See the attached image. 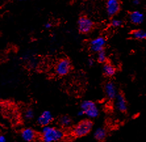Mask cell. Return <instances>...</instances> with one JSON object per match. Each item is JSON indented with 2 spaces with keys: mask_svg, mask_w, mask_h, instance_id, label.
Masks as SVG:
<instances>
[{
  "mask_svg": "<svg viewBox=\"0 0 146 142\" xmlns=\"http://www.w3.org/2000/svg\"><path fill=\"white\" fill-rule=\"evenodd\" d=\"M106 45V39L103 37H98L92 39L90 43V49L94 53H99L104 51Z\"/></svg>",
  "mask_w": 146,
  "mask_h": 142,
  "instance_id": "obj_6",
  "label": "cell"
},
{
  "mask_svg": "<svg viewBox=\"0 0 146 142\" xmlns=\"http://www.w3.org/2000/svg\"><path fill=\"white\" fill-rule=\"evenodd\" d=\"M132 37L136 39L142 40L144 39L146 37V33L144 30H134L132 33Z\"/></svg>",
  "mask_w": 146,
  "mask_h": 142,
  "instance_id": "obj_15",
  "label": "cell"
},
{
  "mask_svg": "<svg viewBox=\"0 0 146 142\" xmlns=\"http://www.w3.org/2000/svg\"><path fill=\"white\" fill-rule=\"evenodd\" d=\"M80 107L84 114L89 119H95L98 117L100 111H99L97 105L92 101H84L82 102Z\"/></svg>",
  "mask_w": 146,
  "mask_h": 142,
  "instance_id": "obj_3",
  "label": "cell"
},
{
  "mask_svg": "<svg viewBox=\"0 0 146 142\" xmlns=\"http://www.w3.org/2000/svg\"><path fill=\"white\" fill-rule=\"evenodd\" d=\"M64 137V132L60 129L51 126H43L41 131L42 142H57Z\"/></svg>",
  "mask_w": 146,
  "mask_h": 142,
  "instance_id": "obj_1",
  "label": "cell"
},
{
  "mask_svg": "<svg viewBox=\"0 0 146 142\" xmlns=\"http://www.w3.org/2000/svg\"><path fill=\"white\" fill-rule=\"evenodd\" d=\"M111 24L113 27H119L122 25V20L118 18H114L111 21Z\"/></svg>",
  "mask_w": 146,
  "mask_h": 142,
  "instance_id": "obj_19",
  "label": "cell"
},
{
  "mask_svg": "<svg viewBox=\"0 0 146 142\" xmlns=\"http://www.w3.org/2000/svg\"><path fill=\"white\" fill-rule=\"evenodd\" d=\"M34 117V112L33 109L31 108L27 109V110L25 111L24 113V117L26 120H32Z\"/></svg>",
  "mask_w": 146,
  "mask_h": 142,
  "instance_id": "obj_17",
  "label": "cell"
},
{
  "mask_svg": "<svg viewBox=\"0 0 146 142\" xmlns=\"http://www.w3.org/2000/svg\"><path fill=\"white\" fill-rule=\"evenodd\" d=\"M88 63L89 66H92V65H93V64H94L93 60H92V59H89L88 61Z\"/></svg>",
  "mask_w": 146,
  "mask_h": 142,
  "instance_id": "obj_22",
  "label": "cell"
},
{
  "mask_svg": "<svg viewBox=\"0 0 146 142\" xmlns=\"http://www.w3.org/2000/svg\"><path fill=\"white\" fill-rule=\"evenodd\" d=\"M0 142H7L6 137L3 135H0Z\"/></svg>",
  "mask_w": 146,
  "mask_h": 142,
  "instance_id": "obj_20",
  "label": "cell"
},
{
  "mask_svg": "<svg viewBox=\"0 0 146 142\" xmlns=\"http://www.w3.org/2000/svg\"><path fill=\"white\" fill-rule=\"evenodd\" d=\"M103 72L107 77H112L115 74V68L110 63H106L103 67Z\"/></svg>",
  "mask_w": 146,
  "mask_h": 142,
  "instance_id": "obj_14",
  "label": "cell"
},
{
  "mask_svg": "<svg viewBox=\"0 0 146 142\" xmlns=\"http://www.w3.org/2000/svg\"><path fill=\"white\" fill-rule=\"evenodd\" d=\"M107 135L106 130L102 127L96 128L94 132V137L96 141H102L106 139Z\"/></svg>",
  "mask_w": 146,
  "mask_h": 142,
  "instance_id": "obj_13",
  "label": "cell"
},
{
  "mask_svg": "<svg viewBox=\"0 0 146 142\" xmlns=\"http://www.w3.org/2000/svg\"><path fill=\"white\" fill-rule=\"evenodd\" d=\"M59 123L63 127H68L70 126L72 123V120L68 116L64 115L60 118L59 120Z\"/></svg>",
  "mask_w": 146,
  "mask_h": 142,
  "instance_id": "obj_16",
  "label": "cell"
},
{
  "mask_svg": "<svg viewBox=\"0 0 146 142\" xmlns=\"http://www.w3.org/2000/svg\"><path fill=\"white\" fill-rule=\"evenodd\" d=\"M53 115L49 111H44L40 114L37 119V122L41 126H46L49 125L53 121Z\"/></svg>",
  "mask_w": 146,
  "mask_h": 142,
  "instance_id": "obj_8",
  "label": "cell"
},
{
  "mask_svg": "<svg viewBox=\"0 0 146 142\" xmlns=\"http://www.w3.org/2000/svg\"><path fill=\"white\" fill-rule=\"evenodd\" d=\"M93 128V122L89 119L82 120L72 128V134L74 137L85 136L91 132Z\"/></svg>",
  "mask_w": 146,
  "mask_h": 142,
  "instance_id": "obj_2",
  "label": "cell"
},
{
  "mask_svg": "<svg viewBox=\"0 0 146 142\" xmlns=\"http://www.w3.org/2000/svg\"><path fill=\"white\" fill-rule=\"evenodd\" d=\"M133 3L136 5H138V4H139V0H134V1H133Z\"/></svg>",
  "mask_w": 146,
  "mask_h": 142,
  "instance_id": "obj_23",
  "label": "cell"
},
{
  "mask_svg": "<svg viewBox=\"0 0 146 142\" xmlns=\"http://www.w3.org/2000/svg\"><path fill=\"white\" fill-rule=\"evenodd\" d=\"M94 28V23L86 16H81L78 20V28L82 34H88Z\"/></svg>",
  "mask_w": 146,
  "mask_h": 142,
  "instance_id": "obj_4",
  "label": "cell"
},
{
  "mask_svg": "<svg viewBox=\"0 0 146 142\" xmlns=\"http://www.w3.org/2000/svg\"><path fill=\"white\" fill-rule=\"evenodd\" d=\"M120 6L121 5L119 0H107L106 9L109 16H113L117 14L120 11Z\"/></svg>",
  "mask_w": 146,
  "mask_h": 142,
  "instance_id": "obj_7",
  "label": "cell"
},
{
  "mask_svg": "<svg viewBox=\"0 0 146 142\" xmlns=\"http://www.w3.org/2000/svg\"><path fill=\"white\" fill-rule=\"evenodd\" d=\"M21 136L25 141L31 142L36 139V132L33 128H26L21 130Z\"/></svg>",
  "mask_w": 146,
  "mask_h": 142,
  "instance_id": "obj_9",
  "label": "cell"
},
{
  "mask_svg": "<svg viewBox=\"0 0 146 142\" xmlns=\"http://www.w3.org/2000/svg\"><path fill=\"white\" fill-rule=\"evenodd\" d=\"M129 18L131 22L134 24L138 25L141 24L143 22L144 16H143V14L141 13V12L136 11L131 12L130 14Z\"/></svg>",
  "mask_w": 146,
  "mask_h": 142,
  "instance_id": "obj_12",
  "label": "cell"
},
{
  "mask_svg": "<svg viewBox=\"0 0 146 142\" xmlns=\"http://www.w3.org/2000/svg\"><path fill=\"white\" fill-rule=\"evenodd\" d=\"M84 115V112L82 110L78 111V112H77V116H78V117H82V116Z\"/></svg>",
  "mask_w": 146,
  "mask_h": 142,
  "instance_id": "obj_21",
  "label": "cell"
},
{
  "mask_svg": "<svg viewBox=\"0 0 146 142\" xmlns=\"http://www.w3.org/2000/svg\"><path fill=\"white\" fill-rule=\"evenodd\" d=\"M70 70V62L68 59H64L58 62L55 67V72L59 76H65Z\"/></svg>",
  "mask_w": 146,
  "mask_h": 142,
  "instance_id": "obj_5",
  "label": "cell"
},
{
  "mask_svg": "<svg viewBox=\"0 0 146 142\" xmlns=\"http://www.w3.org/2000/svg\"><path fill=\"white\" fill-rule=\"evenodd\" d=\"M98 60L99 62H101V63H104V62H106L107 57H106V54L105 53L104 51H102L98 53Z\"/></svg>",
  "mask_w": 146,
  "mask_h": 142,
  "instance_id": "obj_18",
  "label": "cell"
},
{
  "mask_svg": "<svg viewBox=\"0 0 146 142\" xmlns=\"http://www.w3.org/2000/svg\"><path fill=\"white\" fill-rule=\"evenodd\" d=\"M115 105L116 108L121 112H125L127 110V104L124 96L121 94H117L115 98Z\"/></svg>",
  "mask_w": 146,
  "mask_h": 142,
  "instance_id": "obj_10",
  "label": "cell"
},
{
  "mask_svg": "<svg viewBox=\"0 0 146 142\" xmlns=\"http://www.w3.org/2000/svg\"><path fill=\"white\" fill-rule=\"evenodd\" d=\"M105 93L107 98L109 100H114L117 95V88L113 82H108L105 85Z\"/></svg>",
  "mask_w": 146,
  "mask_h": 142,
  "instance_id": "obj_11",
  "label": "cell"
},
{
  "mask_svg": "<svg viewBox=\"0 0 146 142\" xmlns=\"http://www.w3.org/2000/svg\"><path fill=\"white\" fill-rule=\"evenodd\" d=\"M20 1H23V0H20Z\"/></svg>",
  "mask_w": 146,
  "mask_h": 142,
  "instance_id": "obj_25",
  "label": "cell"
},
{
  "mask_svg": "<svg viewBox=\"0 0 146 142\" xmlns=\"http://www.w3.org/2000/svg\"><path fill=\"white\" fill-rule=\"evenodd\" d=\"M51 25L50 23H47V24H46V25H45V27H46V28H51Z\"/></svg>",
  "mask_w": 146,
  "mask_h": 142,
  "instance_id": "obj_24",
  "label": "cell"
}]
</instances>
